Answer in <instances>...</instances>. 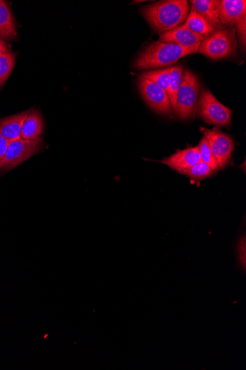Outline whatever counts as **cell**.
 <instances>
[{"label": "cell", "instance_id": "5", "mask_svg": "<svg viewBox=\"0 0 246 370\" xmlns=\"http://www.w3.org/2000/svg\"><path fill=\"white\" fill-rule=\"evenodd\" d=\"M43 146L42 139L27 140L19 138L10 142L6 154L0 163V172L6 173L32 157Z\"/></svg>", "mask_w": 246, "mask_h": 370}, {"label": "cell", "instance_id": "3", "mask_svg": "<svg viewBox=\"0 0 246 370\" xmlns=\"http://www.w3.org/2000/svg\"><path fill=\"white\" fill-rule=\"evenodd\" d=\"M236 32H236L235 26H230L214 32L203 39L199 52L214 60L234 56L238 51Z\"/></svg>", "mask_w": 246, "mask_h": 370}, {"label": "cell", "instance_id": "20", "mask_svg": "<svg viewBox=\"0 0 246 370\" xmlns=\"http://www.w3.org/2000/svg\"><path fill=\"white\" fill-rule=\"evenodd\" d=\"M16 57V54L13 53L3 54L0 56V89L5 85L13 72Z\"/></svg>", "mask_w": 246, "mask_h": 370}, {"label": "cell", "instance_id": "12", "mask_svg": "<svg viewBox=\"0 0 246 370\" xmlns=\"http://www.w3.org/2000/svg\"><path fill=\"white\" fill-rule=\"evenodd\" d=\"M191 11L198 13L207 20L217 31L227 28L220 21L219 17V0H192Z\"/></svg>", "mask_w": 246, "mask_h": 370}, {"label": "cell", "instance_id": "6", "mask_svg": "<svg viewBox=\"0 0 246 370\" xmlns=\"http://www.w3.org/2000/svg\"><path fill=\"white\" fill-rule=\"evenodd\" d=\"M197 111L203 121L208 124L225 127L231 123V109L222 105L208 89L202 91Z\"/></svg>", "mask_w": 246, "mask_h": 370}, {"label": "cell", "instance_id": "22", "mask_svg": "<svg viewBox=\"0 0 246 370\" xmlns=\"http://www.w3.org/2000/svg\"><path fill=\"white\" fill-rule=\"evenodd\" d=\"M246 239L244 235L241 238L238 243V254L241 260V263L243 265V268H245L246 263Z\"/></svg>", "mask_w": 246, "mask_h": 370}, {"label": "cell", "instance_id": "24", "mask_svg": "<svg viewBox=\"0 0 246 370\" xmlns=\"http://www.w3.org/2000/svg\"><path fill=\"white\" fill-rule=\"evenodd\" d=\"M245 20L236 25V32H238L241 45H245Z\"/></svg>", "mask_w": 246, "mask_h": 370}, {"label": "cell", "instance_id": "1", "mask_svg": "<svg viewBox=\"0 0 246 370\" xmlns=\"http://www.w3.org/2000/svg\"><path fill=\"white\" fill-rule=\"evenodd\" d=\"M190 8L187 0H165L143 7L141 15L160 34L171 31L186 20Z\"/></svg>", "mask_w": 246, "mask_h": 370}, {"label": "cell", "instance_id": "19", "mask_svg": "<svg viewBox=\"0 0 246 370\" xmlns=\"http://www.w3.org/2000/svg\"><path fill=\"white\" fill-rule=\"evenodd\" d=\"M177 171L189 177L194 181H201V179L211 177L213 174L211 168L202 161L189 168L179 169Z\"/></svg>", "mask_w": 246, "mask_h": 370}, {"label": "cell", "instance_id": "10", "mask_svg": "<svg viewBox=\"0 0 246 370\" xmlns=\"http://www.w3.org/2000/svg\"><path fill=\"white\" fill-rule=\"evenodd\" d=\"M203 37L190 31L183 25L171 30L160 35L159 41L179 45L187 48L199 50Z\"/></svg>", "mask_w": 246, "mask_h": 370}, {"label": "cell", "instance_id": "16", "mask_svg": "<svg viewBox=\"0 0 246 370\" xmlns=\"http://www.w3.org/2000/svg\"><path fill=\"white\" fill-rule=\"evenodd\" d=\"M183 25L192 32L203 36V39L217 31L210 25L206 19L193 11L190 12L186 19V22Z\"/></svg>", "mask_w": 246, "mask_h": 370}, {"label": "cell", "instance_id": "13", "mask_svg": "<svg viewBox=\"0 0 246 370\" xmlns=\"http://www.w3.org/2000/svg\"><path fill=\"white\" fill-rule=\"evenodd\" d=\"M30 111L0 119V133L9 142L21 138L23 124Z\"/></svg>", "mask_w": 246, "mask_h": 370}, {"label": "cell", "instance_id": "23", "mask_svg": "<svg viewBox=\"0 0 246 370\" xmlns=\"http://www.w3.org/2000/svg\"><path fill=\"white\" fill-rule=\"evenodd\" d=\"M9 141L0 133V163L2 162L9 145Z\"/></svg>", "mask_w": 246, "mask_h": 370}, {"label": "cell", "instance_id": "8", "mask_svg": "<svg viewBox=\"0 0 246 370\" xmlns=\"http://www.w3.org/2000/svg\"><path fill=\"white\" fill-rule=\"evenodd\" d=\"M201 132L208 139L212 154L222 168L230 162L234 149L233 139L219 130L201 127Z\"/></svg>", "mask_w": 246, "mask_h": 370}, {"label": "cell", "instance_id": "9", "mask_svg": "<svg viewBox=\"0 0 246 370\" xmlns=\"http://www.w3.org/2000/svg\"><path fill=\"white\" fill-rule=\"evenodd\" d=\"M219 17L225 27L235 26L246 19L245 0H219Z\"/></svg>", "mask_w": 246, "mask_h": 370}, {"label": "cell", "instance_id": "17", "mask_svg": "<svg viewBox=\"0 0 246 370\" xmlns=\"http://www.w3.org/2000/svg\"><path fill=\"white\" fill-rule=\"evenodd\" d=\"M183 67L178 65L170 68L169 84L167 91L173 113L177 107V94L182 82Z\"/></svg>", "mask_w": 246, "mask_h": 370}, {"label": "cell", "instance_id": "15", "mask_svg": "<svg viewBox=\"0 0 246 370\" xmlns=\"http://www.w3.org/2000/svg\"><path fill=\"white\" fill-rule=\"evenodd\" d=\"M44 130L42 116L36 111H30L23 124L21 138L37 140L41 138Z\"/></svg>", "mask_w": 246, "mask_h": 370}, {"label": "cell", "instance_id": "18", "mask_svg": "<svg viewBox=\"0 0 246 370\" xmlns=\"http://www.w3.org/2000/svg\"><path fill=\"white\" fill-rule=\"evenodd\" d=\"M170 68L142 73L140 77L148 80L167 92L169 84Z\"/></svg>", "mask_w": 246, "mask_h": 370}, {"label": "cell", "instance_id": "4", "mask_svg": "<svg viewBox=\"0 0 246 370\" xmlns=\"http://www.w3.org/2000/svg\"><path fill=\"white\" fill-rule=\"evenodd\" d=\"M200 94V84L196 75L186 69L177 94L175 114L182 120L194 117L197 111Z\"/></svg>", "mask_w": 246, "mask_h": 370}, {"label": "cell", "instance_id": "14", "mask_svg": "<svg viewBox=\"0 0 246 370\" xmlns=\"http://www.w3.org/2000/svg\"><path fill=\"white\" fill-rule=\"evenodd\" d=\"M0 38L5 41H15L18 34L14 15L7 3L0 0Z\"/></svg>", "mask_w": 246, "mask_h": 370}, {"label": "cell", "instance_id": "25", "mask_svg": "<svg viewBox=\"0 0 246 370\" xmlns=\"http://www.w3.org/2000/svg\"><path fill=\"white\" fill-rule=\"evenodd\" d=\"M0 52L2 54L12 53L11 46L2 38H0Z\"/></svg>", "mask_w": 246, "mask_h": 370}, {"label": "cell", "instance_id": "11", "mask_svg": "<svg viewBox=\"0 0 246 370\" xmlns=\"http://www.w3.org/2000/svg\"><path fill=\"white\" fill-rule=\"evenodd\" d=\"M201 161L199 147H188L179 150L175 154L162 160L161 164L170 166L172 169H186L197 165Z\"/></svg>", "mask_w": 246, "mask_h": 370}, {"label": "cell", "instance_id": "2", "mask_svg": "<svg viewBox=\"0 0 246 370\" xmlns=\"http://www.w3.org/2000/svg\"><path fill=\"white\" fill-rule=\"evenodd\" d=\"M197 48H187L172 43L157 41L152 43L136 59L134 67L148 69L163 67L176 63L184 56L197 54Z\"/></svg>", "mask_w": 246, "mask_h": 370}, {"label": "cell", "instance_id": "26", "mask_svg": "<svg viewBox=\"0 0 246 370\" xmlns=\"http://www.w3.org/2000/svg\"><path fill=\"white\" fill-rule=\"evenodd\" d=\"M1 54H3L1 52H0V56H1Z\"/></svg>", "mask_w": 246, "mask_h": 370}, {"label": "cell", "instance_id": "21", "mask_svg": "<svg viewBox=\"0 0 246 370\" xmlns=\"http://www.w3.org/2000/svg\"><path fill=\"white\" fill-rule=\"evenodd\" d=\"M198 147L201 161L207 164L213 172L217 171L219 164L212 154L208 139L203 136Z\"/></svg>", "mask_w": 246, "mask_h": 370}, {"label": "cell", "instance_id": "7", "mask_svg": "<svg viewBox=\"0 0 246 370\" xmlns=\"http://www.w3.org/2000/svg\"><path fill=\"white\" fill-rule=\"evenodd\" d=\"M137 87L142 98L153 111L161 115L172 116V111L166 91L140 76L137 80Z\"/></svg>", "mask_w": 246, "mask_h": 370}]
</instances>
